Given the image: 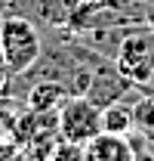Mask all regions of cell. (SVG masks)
Instances as JSON below:
<instances>
[{
    "label": "cell",
    "instance_id": "5",
    "mask_svg": "<svg viewBox=\"0 0 154 161\" xmlns=\"http://www.w3.org/2000/svg\"><path fill=\"white\" fill-rule=\"evenodd\" d=\"M83 161H136L133 136L102 130L83 146Z\"/></svg>",
    "mask_w": 154,
    "mask_h": 161
},
{
    "label": "cell",
    "instance_id": "6",
    "mask_svg": "<svg viewBox=\"0 0 154 161\" xmlns=\"http://www.w3.org/2000/svg\"><path fill=\"white\" fill-rule=\"evenodd\" d=\"M71 96V90L59 80H34L28 87V108L34 112H56L62 102Z\"/></svg>",
    "mask_w": 154,
    "mask_h": 161
},
{
    "label": "cell",
    "instance_id": "2",
    "mask_svg": "<svg viewBox=\"0 0 154 161\" xmlns=\"http://www.w3.org/2000/svg\"><path fill=\"white\" fill-rule=\"evenodd\" d=\"M114 65L133 84H148L154 78V31L148 25H136L123 34L114 53Z\"/></svg>",
    "mask_w": 154,
    "mask_h": 161
},
{
    "label": "cell",
    "instance_id": "9",
    "mask_svg": "<svg viewBox=\"0 0 154 161\" xmlns=\"http://www.w3.org/2000/svg\"><path fill=\"white\" fill-rule=\"evenodd\" d=\"M46 161H83V142H74V140L59 136V140L53 142Z\"/></svg>",
    "mask_w": 154,
    "mask_h": 161
},
{
    "label": "cell",
    "instance_id": "11",
    "mask_svg": "<svg viewBox=\"0 0 154 161\" xmlns=\"http://www.w3.org/2000/svg\"><path fill=\"white\" fill-rule=\"evenodd\" d=\"M145 25L154 31V0H145Z\"/></svg>",
    "mask_w": 154,
    "mask_h": 161
},
{
    "label": "cell",
    "instance_id": "3",
    "mask_svg": "<svg viewBox=\"0 0 154 161\" xmlns=\"http://www.w3.org/2000/svg\"><path fill=\"white\" fill-rule=\"evenodd\" d=\"M59 136L74 142H86L96 133H102V108L86 96H68L59 105Z\"/></svg>",
    "mask_w": 154,
    "mask_h": 161
},
{
    "label": "cell",
    "instance_id": "10",
    "mask_svg": "<svg viewBox=\"0 0 154 161\" xmlns=\"http://www.w3.org/2000/svg\"><path fill=\"white\" fill-rule=\"evenodd\" d=\"M9 80H13V75H9V68H6V59H3V53H0V99H3V93L9 90Z\"/></svg>",
    "mask_w": 154,
    "mask_h": 161
},
{
    "label": "cell",
    "instance_id": "12",
    "mask_svg": "<svg viewBox=\"0 0 154 161\" xmlns=\"http://www.w3.org/2000/svg\"><path fill=\"white\" fill-rule=\"evenodd\" d=\"M0 161H19L16 149H13V146H0Z\"/></svg>",
    "mask_w": 154,
    "mask_h": 161
},
{
    "label": "cell",
    "instance_id": "4",
    "mask_svg": "<svg viewBox=\"0 0 154 161\" xmlns=\"http://www.w3.org/2000/svg\"><path fill=\"white\" fill-rule=\"evenodd\" d=\"M136 84L120 68H117L111 59H102L96 62V68H93V78H90V87H86V99L96 102L99 108H105V105H111V102H120L126 99V96H133Z\"/></svg>",
    "mask_w": 154,
    "mask_h": 161
},
{
    "label": "cell",
    "instance_id": "7",
    "mask_svg": "<svg viewBox=\"0 0 154 161\" xmlns=\"http://www.w3.org/2000/svg\"><path fill=\"white\" fill-rule=\"evenodd\" d=\"M130 105H133V115H136V130L154 133V80L136 84Z\"/></svg>",
    "mask_w": 154,
    "mask_h": 161
},
{
    "label": "cell",
    "instance_id": "8",
    "mask_svg": "<svg viewBox=\"0 0 154 161\" xmlns=\"http://www.w3.org/2000/svg\"><path fill=\"white\" fill-rule=\"evenodd\" d=\"M102 130L108 133H120V136H130L136 130V115H133V105L130 102H111L102 108Z\"/></svg>",
    "mask_w": 154,
    "mask_h": 161
},
{
    "label": "cell",
    "instance_id": "1",
    "mask_svg": "<svg viewBox=\"0 0 154 161\" xmlns=\"http://www.w3.org/2000/svg\"><path fill=\"white\" fill-rule=\"evenodd\" d=\"M0 53L13 78L25 75L43 53V37L37 25L22 13H6L0 19Z\"/></svg>",
    "mask_w": 154,
    "mask_h": 161
},
{
    "label": "cell",
    "instance_id": "14",
    "mask_svg": "<svg viewBox=\"0 0 154 161\" xmlns=\"http://www.w3.org/2000/svg\"><path fill=\"white\" fill-rule=\"evenodd\" d=\"M80 3H96V0H80Z\"/></svg>",
    "mask_w": 154,
    "mask_h": 161
},
{
    "label": "cell",
    "instance_id": "13",
    "mask_svg": "<svg viewBox=\"0 0 154 161\" xmlns=\"http://www.w3.org/2000/svg\"><path fill=\"white\" fill-rule=\"evenodd\" d=\"M13 3H16V0H0V19H3L6 13H13Z\"/></svg>",
    "mask_w": 154,
    "mask_h": 161
}]
</instances>
